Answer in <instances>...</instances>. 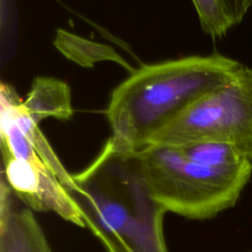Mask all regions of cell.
I'll return each instance as SVG.
<instances>
[{
  "label": "cell",
  "mask_w": 252,
  "mask_h": 252,
  "mask_svg": "<svg viewBox=\"0 0 252 252\" xmlns=\"http://www.w3.org/2000/svg\"><path fill=\"white\" fill-rule=\"evenodd\" d=\"M243 67L213 53L193 55L135 70L112 92L106 117L112 130V152L132 154L193 102L226 84Z\"/></svg>",
  "instance_id": "cell-1"
},
{
  "label": "cell",
  "mask_w": 252,
  "mask_h": 252,
  "mask_svg": "<svg viewBox=\"0 0 252 252\" xmlns=\"http://www.w3.org/2000/svg\"><path fill=\"white\" fill-rule=\"evenodd\" d=\"M152 201L163 212L206 220L233 207L252 172L250 159L233 166L188 160L176 146L150 145L135 152Z\"/></svg>",
  "instance_id": "cell-2"
},
{
  "label": "cell",
  "mask_w": 252,
  "mask_h": 252,
  "mask_svg": "<svg viewBox=\"0 0 252 252\" xmlns=\"http://www.w3.org/2000/svg\"><path fill=\"white\" fill-rule=\"evenodd\" d=\"M197 142L230 144L250 158L252 68L243 66L226 84L204 94L152 135L144 147L182 146Z\"/></svg>",
  "instance_id": "cell-3"
},
{
  "label": "cell",
  "mask_w": 252,
  "mask_h": 252,
  "mask_svg": "<svg viewBox=\"0 0 252 252\" xmlns=\"http://www.w3.org/2000/svg\"><path fill=\"white\" fill-rule=\"evenodd\" d=\"M3 175L12 191L36 212H52L78 226H87V215L62 182L46 165L16 158L2 151Z\"/></svg>",
  "instance_id": "cell-4"
},
{
  "label": "cell",
  "mask_w": 252,
  "mask_h": 252,
  "mask_svg": "<svg viewBox=\"0 0 252 252\" xmlns=\"http://www.w3.org/2000/svg\"><path fill=\"white\" fill-rule=\"evenodd\" d=\"M0 109L10 114L18 127L29 138L39 158L62 184L69 191L77 192L84 197L86 194L85 189L76 182L74 175L67 171L37 124L25 109L23 101L15 91L4 83L1 84L0 89Z\"/></svg>",
  "instance_id": "cell-5"
},
{
  "label": "cell",
  "mask_w": 252,
  "mask_h": 252,
  "mask_svg": "<svg viewBox=\"0 0 252 252\" xmlns=\"http://www.w3.org/2000/svg\"><path fill=\"white\" fill-rule=\"evenodd\" d=\"M0 252H51L31 209H15L12 198L0 201Z\"/></svg>",
  "instance_id": "cell-6"
},
{
  "label": "cell",
  "mask_w": 252,
  "mask_h": 252,
  "mask_svg": "<svg viewBox=\"0 0 252 252\" xmlns=\"http://www.w3.org/2000/svg\"><path fill=\"white\" fill-rule=\"evenodd\" d=\"M23 104L36 124L48 117L68 120L73 115L70 87L53 77L34 78Z\"/></svg>",
  "instance_id": "cell-7"
},
{
  "label": "cell",
  "mask_w": 252,
  "mask_h": 252,
  "mask_svg": "<svg viewBox=\"0 0 252 252\" xmlns=\"http://www.w3.org/2000/svg\"><path fill=\"white\" fill-rule=\"evenodd\" d=\"M54 46L67 59L84 68H93L96 63L111 61L133 73L132 67L112 46L90 40L63 29H57Z\"/></svg>",
  "instance_id": "cell-8"
},
{
  "label": "cell",
  "mask_w": 252,
  "mask_h": 252,
  "mask_svg": "<svg viewBox=\"0 0 252 252\" xmlns=\"http://www.w3.org/2000/svg\"><path fill=\"white\" fill-rule=\"evenodd\" d=\"M191 161L211 166H233L250 159L236 147L220 142H197L176 146Z\"/></svg>",
  "instance_id": "cell-9"
},
{
  "label": "cell",
  "mask_w": 252,
  "mask_h": 252,
  "mask_svg": "<svg viewBox=\"0 0 252 252\" xmlns=\"http://www.w3.org/2000/svg\"><path fill=\"white\" fill-rule=\"evenodd\" d=\"M203 31L217 38L235 26L225 0H192Z\"/></svg>",
  "instance_id": "cell-10"
},
{
  "label": "cell",
  "mask_w": 252,
  "mask_h": 252,
  "mask_svg": "<svg viewBox=\"0 0 252 252\" xmlns=\"http://www.w3.org/2000/svg\"><path fill=\"white\" fill-rule=\"evenodd\" d=\"M228 6V9L231 13V16L235 22V24H239L249 8L252 5V0H225Z\"/></svg>",
  "instance_id": "cell-11"
},
{
  "label": "cell",
  "mask_w": 252,
  "mask_h": 252,
  "mask_svg": "<svg viewBox=\"0 0 252 252\" xmlns=\"http://www.w3.org/2000/svg\"><path fill=\"white\" fill-rule=\"evenodd\" d=\"M250 160H251V162H252V155L250 156Z\"/></svg>",
  "instance_id": "cell-12"
}]
</instances>
